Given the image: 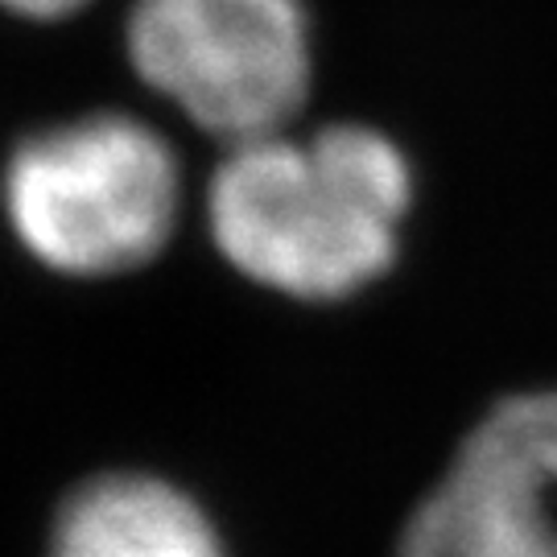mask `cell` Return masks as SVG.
I'll list each match as a JSON object with an SVG mask.
<instances>
[{"instance_id": "6da1fadb", "label": "cell", "mask_w": 557, "mask_h": 557, "mask_svg": "<svg viewBox=\"0 0 557 557\" xmlns=\"http://www.w3.org/2000/svg\"><path fill=\"white\" fill-rule=\"evenodd\" d=\"M421 202L425 174L400 128L372 112H314L215 149L195 227L244 294L338 314L405 273Z\"/></svg>"}, {"instance_id": "7a4b0ae2", "label": "cell", "mask_w": 557, "mask_h": 557, "mask_svg": "<svg viewBox=\"0 0 557 557\" xmlns=\"http://www.w3.org/2000/svg\"><path fill=\"white\" fill-rule=\"evenodd\" d=\"M199 211L174 124L140 103H83L25 124L0 153V232L66 289L158 273Z\"/></svg>"}, {"instance_id": "3957f363", "label": "cell", "mask_w": 557, "mask_h": 557, "mask_svg": "<svg viewBox=\"0 0 557 557\" xmlns=\"http://www.w3.org/2000/svg\"><path fill=\"white\" fill-rule=\"evenodd\" d=\"M322 38L314 0H124L116 59L158 116L223 149L319 112Z\"/></svg>"}, {"instance_id": "277c9868", "label": "cell", "mask_w": 557, "mask_h": 557, "mask_svg": "<svg viewBox=\"0 0 557 557\" xmlns=\"http://www.w3.org/2000/svg\"><path fill=\"white\" fill-rule=\"evenodd\" d=\"M384 557H557V376L508 384L458 425Z\"/></svg>"}, {"instance_id": "5b68a950", "label": "cell", "mask_w": 557, "mask_h": 557, "mask_svg": "<svg viewBox=\"0 0 557 557\" xmlns=\"http://www.w3.org/2000/svg\"><path fill=\"white\" fill-rule=\"evenodd\" d=\"M38 557H244L232 520L174 467L120 458L62 487Z\"/></svg>"}, {"instance_id": "8992f818", "label": "cell", "mask_w": 557, "mask_h": 557, "mask_svg": "<svg viewBox=\"0 0 557 557\" xmlns=\"http://www.w3.org/2000/svg\"><path fill=\"white\" fill-rule=\"evenodd\" d=\"M103 0H0V21L29 34H54L91 17Z\"/></svg>"}]
</instances>
